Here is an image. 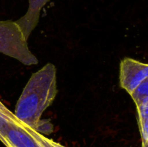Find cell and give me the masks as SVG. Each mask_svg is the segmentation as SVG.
Segmentation results:
<instances>
[{
    "label": "cell",
    "mask_w": 148,
    "mask_h": 147,
    "mask_svg": "<svg viewBox=\"0 0 148 147\" xmlns=\"http://www.w3.org/2000/svg\"><path fill=\"white\" fill-rule=\"evenodd\" d=\"M56 94V69L49 63L32 74L17 100L14 115L37 131L43 112L53 103Z\"/></svg>",
    "instance_id": "obj_1"
},
{
    "label": "cell",
    "mask_w": 148,
    "mask_h": 147,
    "mask_svg": "<svg viewBox=\"0 0 148 147\" xmlns=\"http://www.w3.org/2000/svg\"><path fill=\"white\" fill-rule=\"evenodd\" d=\"M0 53L17 59L26 66L38 63L31 53L27 39L15 22L0 21Z\"/></svg>",
    "instance_id": "obj_2"
},
{
    "label": "cell",
    "mask_w": 148,
    "mask_h": 147,
    "mask_svg": "<svg viewBox=\"0 0 148 147\" xmlns=\"http://www.w3.org/2000/svg\"><path fill=\"white\" fill-rule=\"evenodd\" d=\"M30 128L5 105L0 108V141L6 147H38Z\"/></svg>",
    "instance_id": "obj_3"
},
{
    "label": "cell",
    "mask_w": 148,
    "mask_h": 147,
    "mask_svg": "<svg viewBox=\"0 0 148 147\" xmlns=\"http://www.w3.org/2000/svg\"><path fill=\"white\" fill-rule=\"evenodd\" d=\"M148 79V65L131 58H124L120 63V86L131 94L142 82Z\"/></svg>",
    "instance_id": "obj_4"
},
{
    "label": "cell",
    "mask_w": 148,
    "mask_h": 147,
    "mask_svg": "<svg viewBox=\"0 0 148 147\" xmlns=\"http://www.w3.org/2000/svg\"><path fill=\"white\" fill-rule=\"evenodd\" d=\"M50 0H29L27 12L21 18L15 21L27 40L38 23L40 10Z\"/></svg>",
    "instance_id": "obj_5"
},
{
    "label": "cell",
    "mask_w": 148,
    "mask_h": 147,
    "mask_svg": "<svg viewBox=\"0 0 148 147\" xmlns=\"http://www.w3.org/2000/svg\"><path fill=\"white\" fill-rule=\"evenodd\" d=\"M137 122L142 138V147H148V99L137 106Z\"/></svg>",
    "instance_id": "obj_6"
},
{
    "label": "cell",
    "mask_w": 148,
    "mask_h": 147,
    "mask_svg": "<svg viewBox=\"0 0 148 147\" xmlns=\"http://www.w3.org/2000/svg\"><path fill=\"white\" fill-rule=\"evenodd\" d=\"M134 102H135L136 106L140 105L146 99H148V79L142 82L131 94Z\"/></svg>",
    "instance_id": "obj_7"
},
{
    "label": "cell",
    "mask_w": 148,
    "mask_h": 147,
    "mask_svg": "<svg viewBox=\"0 0 148 147\" xmlns=\"http://www.w3.org/2000/svg\"><path fill=\"white\" fill-rule=\"evenodd\" d=\"M30 132L38 147H65L59 143L55 142L53 140L46 138L43 134L35 131L33 128H30Z\"/></svg>",
    "instance_id": "obj_8"
},
{
    "label": "cell",
    "mask_w": 148,
    "mask_h": 147,
    "mask_svg": "<svg viewBox=\"0 0 148 147\" xmlns=\"http://www.w3.org/2000/svg\"><path fill=\"white\" fill-rule=\"evenodd\" d=\"M4 104H3L2 102H1V101H0V108H2V107H4Z\"/></svg>",
    "instance_id": "obj_9"
}]
</instances>
